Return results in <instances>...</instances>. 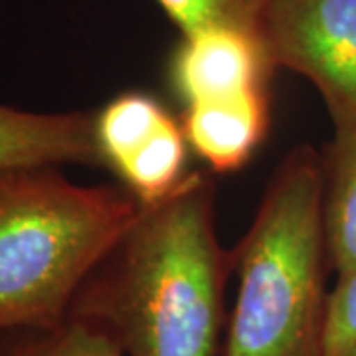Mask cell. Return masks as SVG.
I'll return each mask as SVG.
<instances>
[{
	"label": "cell",
	"mask_w": 356,
	"mask_h": 356,
	"mask_svg": "<svg viewBox=\"0 0 356 356\" xmlns=\"http://www.w3.org/2000/svg\"><path fill=\"white\" fill-rule=\"evenodd\" d=\"M228 267L232 254L216 238L214 180L188 172L163 200L140 206L67 317L103 325L125 356H222Z\"/></svg>",
	"instance_id": "6da1fadb"
},
{
	"label": "cell",
	"mask_w": 356,
	"mask_h": 356,
	"mask_svg": "<svg viewBox=\"0 0 356 356\" xmlns=\"http://www.w3.org/2000/svg\"><path fill=\"white\" fill-rule=\"evenodd\" d=\"M140 206L123 184L83 186L56 166L0 170V334L62 325Z\"/></svg>",
	"instance_id": "7a4b0ae2"
},
{
	"label": "cell",
	"mask_w": 356,
	"mask_h": 356,
	"mask_svg": "<svg viewBox=\"0 0 356 356\" xmlns=\"http://www.w3.org/2000/svg\"><path fill=\"white\" fill-rule=\"evenodd\" d=\"M232 267L238 293L222 356H323L329 255L323 161L311 145L275 168Z\"/></svg>",
	"instance_id": "3957f363"
},
{
	"label": "cell",
	"mask_w": 356,
	"mask_h": 356,
	"mask_svg": "<svg viewBox=\"0 0 356 356\" xmlns=\"http://www.w3.org/2000/svg\"><path fill=\"white\" fill-rule=\"evenodd\" d=\"M259 38L275 70L317 88L334 133L356 129V0H267Z\"/></svg>",
	"instance_id": "277c9868"
},
{
	"label": "cell",
	"mask_w": 356,
	"mask_h": 356,
	"mask_svg": "<svg viewBox=\"0 0 356 356\" xmlns=\"http://www.w3.org/2000/svg\"><path fill=\"white\" fill-rule=\"evenodd\" d=\"M103 165L140 204L163 200L186 177V135L165 105L145 91H125L95 113Z\"/></svg>",
	"instance_id": "5b68a950"
},
{
	"label": "cell",
	"mask_w": 356,
	"mask_h": 356,
	"mask_svg": "<svg viewBox=\"0 0 356 356\" xmlns=\"http://www.w3.org/2000/svg\"><path fill=\"white\" fill-rule=\"evenodd\" d=\"M273 72L259 36L226 28L180 36L168 64L170 83L186 105L267 89Z\"/></svg>",
	"instance_id": "8992f818"
},
{
	"label": "cell",
	"mask_w": 356,
	"mask_h": 356,
	"mask_svg": "<svg viewBox=\"0 0 356 356\" xmlns=\"http://www.w3.org/2000/svg\"><path fill=\"white\" fill-rule=\"evenodd\" d=\"M58 165H103L95 113H36L0 105V170Z\"/></svg>",
	"instance_id": "52a82bcc"
},
{
	"label": "cell",
	"mask_w": 356,
	"mask_h": 356,
	"mask_svg": "<svg viewBox=\"0 0 356 356\" xmlns=\"http://www.w3.org/2000/svg\"><path fill=\"white\" fill-rule=\"evenodd\" d=\"M184 135L192 151L216 172H234L255 154L269 129L267 89L236 97L191 103Z\"/></svg>",
	"instance_id": "ba28073f"
},
{
	"label": "cell",
	"mask_w": 356,
	"mask_h": 356,
	"mask_svg": "<svg viewBox=\"0 0 356 356\" xmlns=\"http://www.w3.org/2000/svg\"><path fill=\"white\" fill-rule=\"evenodd\" d=\"M323 161V222L329 267L356 271V129L334 133Z\"/></svg>",
	"instance_id": "9c48e42d"
},
{
	"label": "cell",
	"mask_w": 356,
	"mask_h": 356,
	"mask_svg": "<svg viewBox=\"0 0 356 356\" xmlns=\"http://www.w3.org/2000/svg\"><path fill=\"white\" fill-rule=\"evenodd\" d=\"M0 356H125L103 325L67 317L54 329L0 334Z\"/></svg>",
	"instance_id": "30bf717a"
},
{
	"label": "cell",
	"mask_w": 356,
	"mask_h": 356,
	"mask_svg": "<svg viewBox=\"0 0 356 356\" xmlns=\"http://www.w3.org/2000/svg\"><path fill=\"white\" fill-rule=\"evenodd\" d=\"M180 36L226 28L259 36L267 0H156Z\"/></svg>",
	"instance_id": "8fae6325"
},
{
	"label": "cell",
	"mask_w": 356,
	"mask_h": 356,
	"mask_svg": "<svg viewBox=\"0 0 356 356\" xmlns=\"http://www.w3.org/2000/svg\"><path fill=\"white\" fill-rule=\"evenodd\" d=\"M356 350V271L337 280L329 293L323 356H350Z\"/></svg>",
	"instance_id": "7c38bea8"
},
{
	"label": "cell",
	"mask_w": 356,
	"mask_h": 356,
	"mask_svg": "<svg viewBox=\"0 0 356 356\" xmlns=\"http://www.w3.org/2000/svg\"><path fill=\"white\" fill-rule=\"evenodd\" d=\"M350 356H356V350H355V353H353V355H350Z\"/></svg>",
	"instance_id": "4fadbf2b"
}]
</instances>
